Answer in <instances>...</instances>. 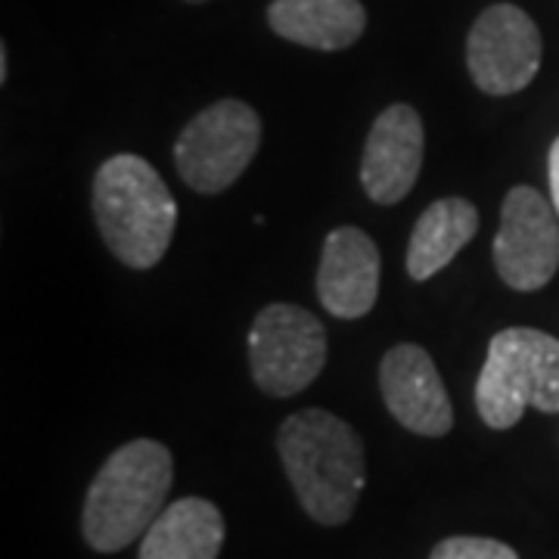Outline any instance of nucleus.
Instances as JSON below:
<instances>
[{
	"instance_id": "1",
	"label": "nucleus",
	"mask_w": 559,
	"mask_h": 559,
	"mask_svg": "<svg viewBox=\"0 0 559 559\" xmlns=\"http://www.w3.org/2000/svg\"><path fill=\"white\" fill-rule=\"evenodd\" d=\"M277 451L305 513L320 525L352 520L364 491V444L336 414L308 407L280 426Z\"/></svg>"
},
{
	"instance_id": "2",
	"label": "nucleus",
	"mask_w": 559,
	"mask_h": 559,
	"mask_svg": "<svg viewBox=\"0 0 559 559\" xmlns=\"http://www.w3.org/2000/svg\"><path fill=\"white\" fill-rule=\"evenodd\" d=\"M171 479L175 460L165 444L153 439L128 441L91 481L81 516L84 540L100 554H116L143 538L165 510L162 503Z\"/></svg>"
},
{
	"instance_id": "3",
	"label": "nucleus",
	"mask_w": 559,
	"mask_h": 559,
	"mask_svg": "<svg viewBox=\"0 0 559 559\" xmlns=\"http://www.w3.org/2000/svg\"><path fill=\"white\" fill-rule=\"evenodd\" d=\"M94 218L109 252L146 271L168 252L178 227V202L159 171L140 156H112L94 178Z\"/></svg>"
},
{
	"instance_id": "4",
	"label": "nucleus",
	"mask_w": 559,
	"mask_h": 559,
	"mask_svg": "<svg viewBox=\"0 0 559 559\" xmlns=\"http://www.w3.org/2000/svg\"><path fill=\"white\" fill-rule=\"evenodd\" d=\"M485 426L513 429L528 407L559 414V340L532 326L500 330L476 382Z\"/></svg>"
},
{
	"instance_id": "5",
	"label": "nucleus",
	"mask_w": 559,
	"mask_h": 559,
	"mask_svg": "<svg viewBox=\"0 0 559 559\" xmlns=\"http://www.w3.org/2000/svg\"><path fill=\"white\" fill-rule=\"evenodd\" d=\"M259 146V112L242 100H221L180 131L175 143L178 175L197 193H224L255 159Z\"/></svg>"
},
{
	"instance_id": "6",
	"label": "nucleus",
	"mask_w": 559,
	"mask_h": 559,
	"mask_svg": "<svg viewBox=\"0 0 559 559\" xmlns=\"http://www.w3.org/2000/svg\"><path fill=\"white\" fill-rule=\"evenodd\" d=\"M326 364V330L299 305H267L249 333V367L261 392L274 399L299 395Z\"/></svg>"
},
{
	"instance_id": "7",
	"label": "nucleus",
	"mask_w": 559,
	"mask_h": 559,
	"mask_svg": "<svg viewBox=\"0 0 559 559\" xmlns=\"http://www.w3.org/2000/svg\"><path fill=\"white\" fill-rule=\"evenodd\" d=\"M495 267L510 289H544L559 267L557 209L535 187H513L500 209Z\"/></svg>"
},
{
	"instance_id": "8",
	"label": "nucleus",
	"mask_w": 559,
	"mask_h": 559,
	"mask_svg": "<svg viewBox=\"0 0 559 559\" xmlns=\"http://www.w3.org/2000/svg\"><path fill=\"white\" fill-rule=\"evenodd\" d=\"M466 66L476 87L491 97H510L528 87L540 69V32L513 3H495L469 28Z\"/></svg>"
},
{
	"instance_id": "9",
	"label": "nucleus",
	"mask_w": 559,
	"mask_h": 559,
	"mask_svg": "<svg viewBox=\"0 0 559 559\" xmlns=\"http://www.w3.org/2000/svg\"><path fill=\"white\" fill-rule=\"evenodd\" d=\"M380 389L389 414L404 429L441 439L454 426V407L444 392L436 360L419 345H395L380 364Z\"/></svg>"
},
{
	"instance_id": "10",
	"label": "nucleus",
	"mask_w": 559,
	"mask_h": 559,
	"mask_svg": "<svg viewBox=\"0 0 559 559\" xmlns=\"http://www.w3.org/2000/svg\"><path fill=\"white\" fill-rule=\"evenodd\" d=\"M423 168V121L407 103H395L373 121L360 162V183L380 205L401 202Z\"/></svg>"
},
{
	"instance_id": "11",
	"label": "nucleus",
	"mask_w": 559,
	"mask_h": 559,
	"mask_svg": "<svg viewBox=\"0 0 559 559\" xmlns=\"http://www.w3.org/2000/svg\"><path fill=\"white\" fill-rule=\"evenodd\" d=\"M318 296L340 320L370 314L380 296V249L358 227H340L323 242Z\"/></svg>"
},
{
	"instance_id": "12",
	"label": "nucleus",
	"mask_w": 559,
	"mask_h": 559,
	"mask_svg": "<svg viewBox=\"0 0 559 559\" xmlns=\"http://www.w3.org/2000/svg\"><path fill=\"white\" fill-rule=\"evenodd\" d=\"M267 25L311 50H345L364 35L367 10L360 0H274Z\"/></svg>"
},
{
	"instance_id": "13",
	"label": "nucleus",
	"mask_w": 559,
	"mask_h": 559,
	"mask_svg": "<svg viewBox=\"0 0 559 559\" xmlns=\"http://www.w3.org/2000/svg\"><path fill=\"white\" fill-rule=\"evenodd\" d=\"M224 516L212 500L183 498L165 507L140 540V559H218Z\"/></svg>"
},
{
	"instance_id": "14",
	"label": "nucleus",
	"mask_w": 559,
	"mask_h": 559,
	"mask_svg": "<svg viewBox=\"0 0 559 559\" xmlns=\"http://www.w3.org/2000/svg\"><path fill=\"white\" fill-rule=\"evenodd\" d=\"M479 230V212L476 205L460 197L432 202L411 234L407 246V274L411 280H429L444 271L460 249L476 237Z\"/></svg>"
},
{
	"instance_id": "15",
	"label": "nucleus",
	"mask_w": 559,
	"mask_h": 559,
	"mask_svg": "<svg viewBox=\"0 0 559 559\" xmlns=\"http://www.w3.org/2000/svg\"><path fill=\"white\" fill-rule=\"evenodd\" d=\"M429 559H520V554L513 547H507L503 540L457 535V538L441 540Z\"/></svg>"
},
{
	"instance_id": "16",
	"label": "nucleus",
	"mask_w": 559,
	"mask_h": 559,
	"mask_svg": "<svg viewBox=\"0 0 559 559\" xmlns=\"http://www.w3.org/2000/svg\"><path fill=\"white\" fill-rule=\"evenodd\" d=\"M547 171H550V197H554V209H557L559 215V138L554 140V146H550V165H547Z\"/></svg>"
},
{
	"instance_id": "17",
	"label": "nucleus",
	"mask_w": 559,
	"mask_h": 559,
	"mask_svg": "<svg viewBox=\"0 0 559 559\" xmlns=\"http://www.w3.org/2000/svg\"><path fill=\"white\" fill-rule=\"evenodd\" d=\"M7 72H10V62H7V47H0V81H7Z\"/></svg>"
},
{
	"instance_id": "18",
	"label": "nucleus",
	"mask_w": 559,
	"mask_h": 559,
	"mask_svg": "<svg viewBox=\"0 0 559 559\" xmlns=\"http://www.w3.org/2000/svg\"><path fill=\"white\" fill-rule=\"evenodd\" d=\"M187 3H205V0H187Z\"/></svg>"
}]
</instances>
